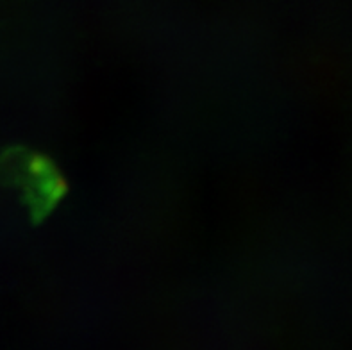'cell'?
I'll return each instance as SVG.
<instances>
[{
	"label": "cell",
	"instance_id": "1",
	"mask_svg": "<svg viewBox=\"0 0 352 350\" xmlns=\"http://www.w3.org/2000/svg\"><path fill=\"white\" fill-rule=\"evenodd\" d=\"M18 181L27 191V199L38 215L49 213L65 193V182L54 164L41 157H27L18 164Z\"/></svg>",
	"mask_w": 352,
	"mask_h": 350
}]
</instances>
